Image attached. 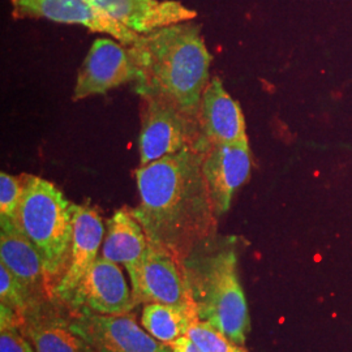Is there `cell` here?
I'll use <instances>...</instances> for the list:
<instances>
[{"mask_svg":"<svg viewBox=\"0 0 352 352\" xmlns=\"http://www.w3.org/2000/svg\"><path fill=\"white\" fill-rule=\"evenodd\" d=\"M141 100L140 166L188 148L202 151L199 119L183 113L162 97L144 96Z\"/></svg>","mask_w":352,"mask_h":352,"instance_id":"cell-5","label":"cell"},{"mask_svg":"<svg viewBox=\"0 0 352 352\" xmlns=\"http://www.w3.org/2000/svg\"><path fill=\"white\" fill-rule=\"evenodd\" d=\"M104 235L101 214L90 204H74V235L67 270L55 285L54 295L69 302L77 286L98 258Z\"/></svg>","mask_w":352,"mask_h":352,"instance_id":"cell-13","label":"cell"},{"mask_svg":"<svg viewBox=\"0 0 352 352\" xmlns=\"http://www.w3.org/2000/svg\"><path fill=\"white\" fill-rule=\"evenodd\" d=\"M14 13L47 19L60 24L85 26L90 32L107 34L124 46H132L140 36L116 23L100 7L81 0H11Z\"/></svg>","mask_w":352,"mask_h":352,"instance_id":"cell-11","label":"cell"},{"mask_svg":"<svg viewBox=\"0 0 352 352\" xmlns=\"http://www.w3.org/2000/svg\"><path fill=\"white\" fill-rule=\"evenodd\" d=\"M69 304L80 312L98 315H126L136 307L119 264L102 256L82 278Z\"/></svg>","mask_w":352,"mask_h":352,"instance_id":"cell-10","label":"cell"},{"mask_svg":"<svg viewBox=\"0 0 352 352\" xmlns=\"http://www.w3.org/2000/svg\"><path fill=\"white\" fill-rule=\"evenodd\" d=\"M0 264L24 287L32 309L42 305L54 294L39 253L13 223L12 218H0Z\"/></svg>","mask_w":352,"mask_h":352,"instance_id":"cell-12","label":"cell"},{"mask_svg":"<svg viewBox=\"0 0 352 352\" xmlns=\"http://www.w3.org/2000/svg\"><path fill=\"white\" fill-rule=\"evenodd\" d=\"M132 295L136 305L161 302L196 311L186 266L174 254L151 243L142 261L139 280L132 286Z\"/></svg>","mask_w":352,"mask_h":352,"instance_id":"cell-6","label":"cell"},{"mask_svg":"<svg viewBox=\"0 0 352 352\" xmlns=\"http://www.w3.org/2000/svg\"><path fill=\"white\" fill-rule=\"evenodd\" d=\"M136 77L138 68L129 47L110 38H98L93 42L77 74L74 101L104 94L133 82Z\"/></svg>","mask_w":352,"mask_h":352,"instance_id":"cell-8","label":"cell"},{"mask_svg":"<svg viewBox=\"0 0 352 352\" xmlns=\"http://www.w3.org/2000/svg\"><path fill=\"white\" fill-rule=\"evenodd\" d=\"M0 352H36L20 329L0 330Z\"/></svg>","mask_w":352,"mask_h":352,"instance_id":"cell-22","label":"cell"},{"mask_svg":"<svg viewBox=\"0 0 352 352\" xmlns=\"http://www.w3.org/2000/svg\"><path fill=\"white\" fill-rule=\"evenodd\" d=\"M214 240L184 261L192 298L201 321L243 346L251 320L240 283L238 256L234 247L215 245Z\"/></svg>","mask_w":352,"mask_h":352,"instance_id":"cell-3","label":"cell"},{"mask_svg":"<svg viewBox=\"0 0 352 352\" xmlns=\"http://www.w3.org/2000/svg\"><path fill=\"white\" fill-rule=\"evenodd\" d=\"M81 1H84V3H87V4H90V6H96V7H97L96 0H81Z\"/></svg>","mask_w":352,"mask_h":352,"instance_id":"cell-24","label":"cell"},{"mask_svg":"<svg viewBox=\"0 0 352 352\" xmlns=\"http://www.w3.org/2000/svg\"><path fill=\"white\" fill-rule=\"evenodd\" d=\"M128 47L138 68V77L132 84L140 97H162L199 119L213 60L202 37L201 25L192 20L166 26L140 36Z\"/></svg>","mask_w":352,"mask_h":352,"instance_id":"cell-2","label":"cell"},{"mask_svg":"<svg viewBox=\"0 0 352 352\" xmlns=\"http://www.w3.org/2000/svg\"><path fill=\"white\" fill-rule=\"evenodd\" d=\"M201 168L214 210L221 217L228 212L234 195L251 175L248 141L208 146L202 151Z\"/></svg>","mask_w":352,"mask_h":352,"instance_id":"cell-9","label":"cell"},{"mask_svg":"<svg viewBox=\"0 0 352 352\" xmlns=\"http://www.w3.org/2000/svg\"><path fill=\"white\" fill-rule=\"evenodd\" d=\"M24 192L23 177L0 173V218H13Z\"/></svg>","mask_w":352,"mask_h":352,"instance_id":"cell-21","label":"cell"},{"mask_svg":"<svg viewBox=\"0 0 352 352\" xmlns=\"http://www.w3.org/2000/svg\"><path fill=\"white\" fill-rule=\"evenodd\" d=\"M0 304L23 316L32 309L25 289L3 264H0Z\"/></svg>","mask_w":352,"mask_h":352,"instance_id":"cell-20","label":"cell"},{"mask_svg":"<svg viewBox=\"0 0 352 352\" xmlns=\"http://www.w3.org/2000/svg\"><path fill=\"white\" fill-rule=\"evenodd\" d=\"M21 177L24 192L13 223L36 247L50 280L60 279L69 261L74 204L49 180L34 175Z\"/></svg>","mask_w":352,"mask_h":352,"instance_id":"cell-4","label":"cell"},{"mask_svg":"<svg viewBox=\"0 0 352 352\" xmlns=\"http://www.w3.org/2000/svg\"><path fill=\"white\" fill-rule=\"evenodd\" d=\"M96 4L116 23L139 36L192 21L197 16L196 11L177 0H96Z\"/></svg>","mask_w":352,"mask_h":352,"instance_id":"cell-15","label":"cell"},{"mask_svg":"<svg viewBox=\"0 0 352 352\" xmlns=\"http://www.w3.org/2000/svg\"><path fill=\"white\" fill-rule=\"evenodd\" d=\"M202 151L188 148L136 170L140 204L131 209L148 241L184 264L217 236L218 215L202 175Z\"/></svg>","mask_w":352,"mask_h":352,"instance_id":"cell-1","label":"cell"},{"mask_svg":"<svg viewBox=\"0 0 352 352\" xmlns=\"http://www.w3.org/2000/svg\"><path fill=\"white\" fill-rule=\"evenodd\" d=\"M96 352H171V344L155 340L132 316L81 312L69 322Z\"/></svg>","mask_w":352,"mask_h":352,"instance_id":"cell-7","label":"cell"},{"mask_svg":"<svg viewBox=\"0 0 352 352\" xmlns=\"http://www.w3.org/2000/svg\"><path fill=\"white\" fill-rule=\"evenodd\" d=\"M199 124L202 151L210 145L248 141L239 102L227 93L219 77L210 78L202 94Z\"/></svg>","mask_w":352,"mask_h":352,"instance_id":"cell-14","label":"cell"},{"mask_svg":"<svg viewBox=\"0 0 352 352\" xmlns=\"http://www.w3.org/2000/svg\"><path fill=\"white\" fill-rule=\"evenodd\" d=\"M42 305L24 315L21 333L36 352H96L71 324L42 312Z\"/></svg>","mask_w":352,"mask_h":352,"instance_id":"cell-17","label":"cell"},{"mask_svg":"<svg viewBox=\"0 0 352 352\" xmlns=\"http://www.w3.org/2000/svg\"><path fill=\"white\" fill-rule=\"evenodd\" d=\"M149 241L139 221L131 209L122 208L107 221V234L102 245V257L123 265L129 274L131 283H138L142 261Z\"/></svg>","mask_w":352,"mask_h":352,"instance_id":"cell-16","label":"cell"},{"mask_svg":"<svg viewBox=\"0 0 352 352\" xmlns=\"http://www.w3.org/2000/svg\"><path fill=\"white\" fill-rule=\"evenodd\" d=\"M171 347H173L171 352H204L193 340L189 338L188 336H184L180 340H175L171 344Z\"/></svg>","mask_w":352,"mask_h":352,"instance_id":"cell-23","label":"cell"},{"mask_svg":"<svg viewBox=\"0 0 352 352\" xmlns=\"http://www.w3.org/2000/svg\"><path fill=\"white\" fill-rule=\"evenodd\" d=\"M187 336L204 352H248L243 346L234 343L218 329L200 318L190 325Z\"/></svg>","mask_w":352,"mask_h":352,"instance_id":"cell-19","label":"cell"},{"mask_svg":"<svg viewBox=\"0 0 352 352\" xmlns=\"http://www.w3.org/2000/svg\"><path fill=\"white\" fill-rule=\"evenodd\" d=\"M196 320H199V315L195 309L148 302L142 308L141 325L155 340L173 344L188 334L189 327Z\"/></svg>","mask_w":352,"mask_h":352,"instance_id":"cell-18","label":"cell"}]
</instances>
